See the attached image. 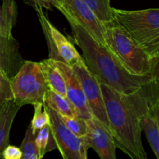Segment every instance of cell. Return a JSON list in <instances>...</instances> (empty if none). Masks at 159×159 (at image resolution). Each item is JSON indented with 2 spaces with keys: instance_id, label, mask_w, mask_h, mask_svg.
Here are the masks:
<instances>
[{
  "instance_id": "6da1fadb",
  "label": "cell",
  "mask_w": 159,
  "mask_h": 159,
  "mask_svg": "<svg viewBox=\"0 0 159 159\" xmlns=\"http://www.w3.org/2000/svg\"><path fill=\"white\" fill-rule=\"evenodd\" d=\"M101 85L109 130L116 148L130 159H148L142 144L140 120L154 106L159 104L158 79L141 87L130 94H122Z\"/></svg>"
},
{
  "instance_id": "7a4b0ae2",
  "label": "cell",
  "mask_w": 159,
  "mask_h": 159,
  "mask_svg": "<svg viewBox=\"0 0 159 159\" xmlns=\"http://www.w3.org/2000/svg\"><path fill=\"white\" fill-rule=\"evenodd\" d=\"M71 28L74 40L82 52L89 71L100 85H107L122 94H130L142 85L159 79L153 75H134L129 73L106 46L95 40L78 23L66 19Z\"/></svg>"
},
{
  "instance_id": "3957f363",
  "label": "cell",
  "mask_w": 159,
  "mask_h": 159,
  "mask_svg": "<svg viewBox=\"0 0 159 159\" xmlns=\"http://www.w3.org/2000/svg\"><path fill=\"white\" fill-rule=\"evenodd\" d=\"M105 46L129 73L158 77L159 58H152L115 20L106 23Z\"/></svg>"
},
{
  "instance_id": "277c9868",
  "label": "cell",
  "mask_w": 159,
  "mask_h": 159,
  "mask_svg": "<svg viewBox=\"0 0 159 159\" xmlns=\"http://www.w3.org/2000/svg\"><path fill=\"white\" fill-rule=\"evenodd\" d=\"M113 20L152 57L159 58V9L124 10L113 8Z\"/></svg>"
},
{
  "instance_id": "5b68a950",
  "label": "cell",
  "mask_w": 159,
  "mask_h": 159,
  "mask_svg": "<svg viewBox=\"0 0 159 159\" xmlns=\"http://www.w3.org/2000/svg\"><path fill=\"white\" fill-rule=\"evenodd\" d=\"M13 101L20 107L43 103L48 85L39 62L25 61L10 79Z\"/></svg>"
},
{
  "instance_id": "8992f818",
  "label": "cell",
  "mask_w": 159,
  "mask_h": 159,
  "mask_svg": "<svg viewBox=\"0 0 159 159\" xmlns=\"http://www.w3.org/2000/svg\"><path fill=\"white\" fill-rule=\"evenodd\" d=\"M48 48V58L72 66L82 59V55L68 37L51 23L42 8L35 9Z\"/></svg>"
},
{
  "instance_id": "52a82bcc",
  "label": "cell",
  "mask_w": 159,
  "mask_h": 159,
  "mask_svg": "<svg viewBox=\"0 0 159 159\" xmlns=\"http://www.w3.org/2000/svg\"><path fill=\"white\" fill-rule=\"evenodd\" d=\"M49 116V126L57 149L63 159H87L85 139L75 135L64 124L60 114L44 105Z\"/></svg>"
},
{
  "instance_id": "ba28073f",
  "label": "cell",
  "mask_w": 159,
  "mask_h": 159,
  "mask_svg": "<svg viewBox=\"0 0 159 159\" xmlns=\"http://www.w3.org/2000/svg\"><path fill=\"white\" fill-rule=\"evenodd\" d=\"M66 19H70L82 26L93 38L105 46L106 24L93 11L81 0H62L57 6Z\"/></svg>"
},
{
  "instance_id": "9c48e42d",
  "label": "cell",
  "mask_w": 159,
  "mask_h": 159,
  "mask_svg": "<svg viewBox=\"0 0 159 159\" xmlns=\"http://www.w3.org/2000/svg\"><path fill=\"white\" fill-rule=\"evenodd\" d=\"M71 68L80 82L92 116L109 130V122L100 84L89 71L82 57Z\"/></svg>"
},
{
  "instance_id": "30bf717a",
  "label": "cell",
  "mask_w": 159,
  "mask_h": 159,
  "mask_svg": "<svg viewBox=\"0 0 159 159\" xmlns=\"http://www.w3.org/2000/svg\"><path fill=\"white\" fill-rule=\"evenodd\" d=\"M51 61L63 77L65 83L66 97L75 108L77 116L85 120L91 119L93 116L89 108L83 89L71 66L57 61L51 60Z\"/></svg>"
},
{
  "instance_id": "8fae6325",
  "label": "cell",
  "mask_w": 159,
  "mask_h": 159,
  "mask_svg": "<svg viewBox=\"0 0 159 159\" xmlns=\"http://www.w3.org/2000/svg\"><path fill=\"white\" fill-rule=\"evenodd\" d=\"M87 134L85 139L87 148H93L100 159H117L116 145L110 130L97 119L87 120Z\"/></svg>"
},
{
  "instance_id": "7c38bea8",
  "label": "cell",
  "mask_w": 159,
  "mask_h": 159,
  "mask_svg": "<svg viewBox=\"0 0 159 159\" xmlns=\"http://www.w3.org/2000/svg\"><path fill=\"white\" fill-rule=\"evenodd\" d=\"M20 44L13 37L0 35V74L11 79L24 63Z\"/></svg>"
},
{
  "instance_id": "4fadbf2b",
  "label": "cell",
  "mask_w": 159,
  "mask_h": 159,
  "mask_svg": "<svg viewBox=\"0 0 159 159\" xmlns=\"http://www.w3.org/2000/svg\"><path fill=\"white\" fill-rule=\"evenodd\" d=\"M140 126L155 158L159 159V104L154 106L141 116Z\"/></svg>"
},
{
  "instance_id": "5bb4252c",
  "label": "cell",
  "mask_w": 159,
  "mask_h": 159,
  "mask_svg": "<svg viewBox=\"0 0 159 159\" xmlns=\"http://www.w3.org/2000/svg\"><path fill=\"white\" fill-rule=\"evenodd\" d=\"M20 108L13 100L8 101L0 107V159H3V151L9 144L11 128Z\"/></svg>"
},
{
  "instance_id": "9a60e30c",
  "label": "cell",
  "mask_w": 159,
  "mask_h": 159,
  "mask_svg": "<svg viewBox=\"0 0 159 159\" xmlns=\"http://www.w3.org/2000/svg\"><path fill=\"white\" fill-rule=\"evenodd\" d=\"M18 11L15 0H3L0 6V35L12 37V30L17 22Z\"/></svg>"
},
{
  "instance_id": "2e32d148",
  "label": "cell",
  "mask_w": 159,
  "mask_h": 159,
  "mask_svg": "<svg viewBox=\"0 0 159 159\" xmlns=\"http://www.w3.org/2000/svg\"><path fill=\"white\" fill-rule=\"evenodd\" d=\"M40 68L43 73L49 89L66 96L65 83L61 74L51 63L49 58L39 62Z\"/></svg>"
},
{
  "instance_id": "e0dca14e",
  "label": "cell",
  "mask_w": 159,
  "mask_h": 159,
  "mask_svg": "<svg viewBox=\"0 0 159 159\" xmlns=\"http://www.w3.org/2000/svg\"><path fill=\"white\" fill-rule=\"evenodd\" d=\"M43 104L52 108L61 116H77L75 108L69 99L49 89L45 95Z\"/></svg>"
},
{
  "instance_id": "ac0fdd59",
  "label": "cell",
  "mask_w": 159,
  "mask_h": 159,
  "mask_svg": "<svg viewBox=\"0 0 159 159\" xmlns=\"http://www.w3.org/2000/svg\"><path fill=\"white\" fill-rule=\"evenodd\" d=\"M35 144L39 155L42 159L47 152L57 148L54 138L51 134L49 124L42 127L35 134Z\"/></svg>"
},
{
  "instance_id": "d6986e66",
  "label": "cell",
  "mask_w": 159,
  "mask_h": 159,
  "mask_svg": "<svg viewBox=\"0 0 159 159\" xmlns=\"http://www.w3.org/2000/svg\"><path fill=\"white\" fill-rule=\"evenodd\" d=\"M93 11L96 16L106 24L113 21L111 0H81Z\"/></svg>"
},
{
  "instance_id": "ffe728a7",
  "label": "cell",
  "mask_w": 159,
  "mask_h": 159,
  "mask_svg": "<svg viewBox=\"0 0 159 159\" xmlns=\"http://www.w3.org/2000/svg\"><path fill=\"white\" fill-rule=\"evenodd\" d=\"M20 149L22 152L21 159H42L39 155L35 144V134L33 133L30 125L26 129Z\"/></svg>"
},
{
  "instance_id": "44dd1931",
  "label": "cell",
  "mask_w": 159,
  "mask_h": 159,
  "mask_svg": "<svg viewBox=\"0 0 159 159\" xmlns=\"http://www.w3.org/2000/svg\"><path fill=\"white\" fill-rule=\"evenodd\" d=\"M34 113L31 124H30L34 134H37L39 130L49 124V116L44 107V104L37 103L34 105Z\"/></svg>"
},
{
  "instance_id": "7402d4cb",
  "label": "cell",
  "mask_w": 159,
  "mask_h": 159,
  "mask_svg": "<svg viewBox=\"0 0 159 159\" xmlns=\"http://www.w3.org/2000/svg\"><path fill=\"white\" fill-rule=\"evenodd\" d=\"M61 119L65 126L75 135L81 138H85L88 130L85 120L79 116H61Z\"/></svg>"
},
{
  "instance_id": "603a6c76",
  "label": "cell",
  "mask_w": 159,
  "mask_h": 159,
  "mask_svg": "<svg viewBox=\"0 0 159 159\" xmlns=\"http://www.w3.org/2000/svg\"><path fill=\"white\" fill-rule=\"evenodd\" d=\"M9 100H13L10 79L0 74V107Z\"/></svg>"
},
{
  "instance_id": "cb8c5ba5",
  "label": "cell",
  "mask_w": 159,
  "mask_h": 159,
  "mask_svg": "<svg viewBox=\"0 0 159 159\" xmlns=\"http://www.w3.org/2000/svg\"><path fill=\"white\" fill-rule=\"evenodd\" d=\"M3 159H21L22 152L20 148L9 144L2 153Z\"/></svg>"
},
{
  "instance_id": "d4e9b609",
  "label": "cell",
  "mask_w": 159,
  "mask_h": 159,
  "mask_svg": "<svg viewBox=\"0 0 159 159\" xmlns=\"http://www.w3.org/2000/svg\"><path fill=\"white\" fill-rule=\"evenodd\" d=\"M25 3L33 6L34 9L42 8V9H51L53 6L51 0H23Z\"/></svg>"
},
{
  "instance_id": "484cf974",
  "label": "cell",
  "mask_w": 159,
  "mask_h": 159,
  "mask_svg": "<svg viewBox=\"0 0 159 159\" xmlns=\"http://www.w3.org/2000/svg\"><path fill=\"white\" fill-rule=\"evenodd\" d=\"M51 2H52L53 6H54V7H56V6H57V5H58L59 3L62 1V0H51Z\"/></svg>"
}]
</instances>
